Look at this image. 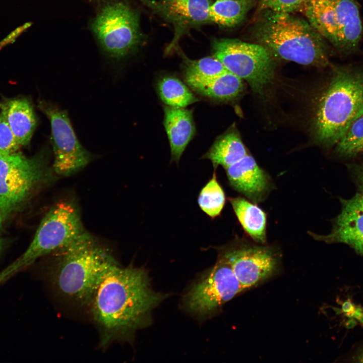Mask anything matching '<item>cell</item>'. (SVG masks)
<instances>
[{
  "label": "cell",
  "instance_id": "cell-1",
  "mask_svg": "<svg viewBox=\"0 0 363 363\" xmlns=\"http://www.w3.org/2000/svg\"><path fill=\"white\" fill-rule=\"evenodd\" d=\"M168 296L152 289L145 269L118 263L110 267L88 306L99 331L100 346L131 339L137 330L150 324L152 311Z\"/></svg>",
  "mask_w": 363,
  "mask_h": 363
},
{
  "label": "cell",
  "instance_id": "cell-2",
  "mask_svg": "<svg viewBox=\"0 0 363 363\" xmlns=\"http://www.w3.org/2000/svg\"><path fill=\"white\" fill-rule=\"evenodd\" d=\"M53 254V286L60 296L81 306H89L104 273L118 263L86 230Z\"/></svg>",
  "mask_w": 363,
  "mask_h": 363
},
{
  "label": "cell",
  "instance_id": "cell-3",
  "mask_svg": "<svg viewBox=\"0 0 363 363\" xmlns=\"http://www.w3.org/2000/svg\"><path fill=\"white\" fill-rule=\"evenodd\" d=\"M362 114L363 71L335 69L317 104L314 119L316 139L325 145L337 143Z\"/></svg>",
  "mask_w": 363,
  "mask_h": 363
},
{
  "label": "cell",
  "instance_id": "cell-4",
  "mask_svg": "<svg viewBox=\"0 0 363 363\" xmlns=\"http://www.w3.org/2000/svg\"><path fill=\"white\" fill-rule=\"evenodd\" d=\"M267 12L255 36L272 54L303 65L328 64L325 39L308 21L292 13Z\"/></svg>",
  "mask_w": 363,
  "mask_h": 363
},
{
  "label": "cell",
  "instance_id": "cell-5",
  "mask_svg": "<svg viewBox=\"0 0 363 363\" xmlns=\"http://www.w3.org/2000/svg\"><path fill=\"white\" fill-rule=\"evenodd\" d=\"M85 231L74 201L64 200L56 203L42 219L26 250L0 273V284L38 258L63 248Z\"/></svg>",
  "mask_w": 363,
  "mask_h": 363
},
{
  "label": "cell",
  "instance_id": "cell-6",
  "mask_svg": "<svg viewBox=\"0 0 363 363\" xmlns=\"http://www.w3.org/2000/svg\"><path fill=\"white\" fill-rule=\"evenodd\" d=\"M45 153L31 157L17 152L0 155V212L4 221L37 190L53 181L54 172Z\"/></svg>",
  "mask_w": 363,
  "mask_h": 363
},
{
  "label": "cell",
  "instance_id": "cell-7",
  "mask_svg": "<svg viewBox=\"0 0 363 363\" xmlns=\"http://www.w3.org/2000/svg\"><path fill=\"white\" fill-rule=\"evenodd\" d=\"M90 28L102 52L116 60L134 52L143 38L139 12L125 0H101Z\"/></svg>",
  "mask_w": 363,
  "mask_h": 363
},
{
  "label": "cell",
  "instance_id": "cell-8",
  "mask_svg": "<svg viewBox=\"0 0 363 363\" xmlns=\"http://www.w3.org/2000/svg\"><path fill=\"white\" fill-rule=\"evenodd\" d=\"M302 12L309 24L340 52H355L363 34L356 0H307Z\"/></svg>",
  "mask_w": 363,
  "mask_h": 363
},
{
  "label": "cell",
  "instance_id": "cell-9",
  "mask_svg": "<svg viewBox=\"0 0 363 363\" xmlns=\"http://www.w3.org/2000/svg\"><path fill=\"white\" fill-rule=\"evenodd\" d=\"M213 56L228 71L246 80L253 91L262 94L273 79L272 54L260 44L236 39L221 38L212 44Z\"/></svg>",
  "mask_w": 363,
  "mask_h": 363
},
{
  "label": "cell",
  "instance_id": "cell-10",
  "mask_svg": "<svg viewBox=\"0 0 363 363\" xmlns=\"http://www.w3.org/2000/svg\"><path fill=\"white\" fill-rule=\"evenodd\" d=\"M217 250L218 256L229 263L245 291L273 277L280 269L281 255L274 247L236 238Z\"/></svg>",
  "mask_w": 363,
  "mask_h": 363
},
{
  "label": "cell",
  "instance_id": "cell-11",
  "mask_svg": "<svg viewBox=\"0 0 363 363\" xmlns=\"http://www.w3.org/2000/svg\"><path fill=\"white\" fill-rule=\"evenodd\" d=\"M244 291L229 263L218 256L215 265L193 283L185 294L183 305L189 312L206 317Z\"/></svg>",
  "mask_w": 363,
  "mask_h": 363
},
{
  "label": "cell",
  "instance_id": "cell-12",
  "mask_svg": "<svg viewBox=\"0 0 363 363\" xmlns=\"http://www.w3.org/2000/svg\"><path fill=\"white\" fill-rule=\"evenodd\" d=\"M38 106L50 124L54 173L65 177L73 175L91 162L93 155L79 142L65 110L45 101H40Z\"/></svg>",
  "mask_w": 363,
  "mask_h": 363
},
{
  "label": "cell",
  "instance_id": "cell-13",
  "mask_svg": "<svg viewBox=\"0 0 363 363\" xmlns=\"http://www.w3.org/2000/svg\"><path fill=\"white\" fill-rule=\"evenodd\" d=\"M139 1L173 25V36L166 53L177 48L180 38L191 29L210 23L209 0Z\"/></svg>",
  "mask_w": 363,
  "mask_h": 363
},
{
  "label": "cell",
  "instance_id": "cell-14",
  "mask_svg": "<svg viewBox=\"0 0 363 363\" xmlns=\"http://www.w3.org/2000/svg\"><path fill=\"white\" fill-rule=\"evenodd\" d=\"M341 209L334 219L327 235L309 234L315 239L326 243H343L363 255V196L359 193L349 199H341Z\"/></svg>",
  "mask_w": 363,
  "mask_h": 363
},
{
  "label": "cell",
  "instance_id": "cell-15",
  "mask_svg": "<svg viewBox=\"0 0 363 363\" xmlns=\"http://www.w3.org/2000/svg\"><path fill=\"white\" fill-rule=\"evenodd\" d=\"M225 169L230 185L254 202L262 201L270 190L269 176L251 156L247 154Z\"/></svg>",
  "mask_w": 363,
  "mask_h": 363
},
{
  "label": "cell",
  "instance_id": "cell-16",
  "mask_svg": "<svg viewBox=\"0 0 363 363\" xmlns=\"http://www.w3.org/2000/svg\"><path fill=\"white\" fill-rule=\"evenodd\" d=\"M164 111L163 124L169 142L171 161L177 163L196 133L193 110L167 105Z\"/></svg>",
  "mask_w": 363,
  "mask_h": 363
},
{
  "label": "cell",
  "instance_id": "cell-17",
  "mask_svg": "<svg viewBox=\"0 0 363 363\" xmlns=\"http://www.w3.org/2000/svg\"><path fill=\"white\" fill-rule=\"evenodd\" d=\"M185 79L187 84L194 91L217 101L233 100L238 97L244 89L242 79L228 70L208 79Z\"/></svg>",
  "mask_w": 363,
  "mask_h": 363
},
{
  "label": "cell",
  "instance_id": "cell-18",
  "mask_svg": "<svg viewBox=\"0 0 363 363\" xmlns=\"http://www.w3.org/2000/svg\"><path fill=\"white\" fill-rule=\"evenodd\" d=\"M6 113L7 122L20 145H27L36 125L32 105L26 98L7 101L1 105Z\"/></svg>",
  "mask_w": 363,
  "mask_h": 363
},
{
  "label": "cell",
  "instance_id": "cell-19",
  "mask_svg": "<svg viewBox=\"0 0 363 363\" xmlns=\"http://www.w3.org/2000/svg\"><path fill=\"white\" fill-rule=\"evenodd\" d=\"M228 200L243 229L259 244L266 241L267 218L265 212L255 204L240 197Z\"/></svg>",
  "mask_w": 363,
  "mask_h": 363
},
{
  "label": "cell",
  "instance_id": "cell-20",
  "mask_svg": "<svg viewBox=\"0 0 363 363\" xmlns=\"http://www.w3.org/2000/svg\"><path fill=\"white\" fill-rule=\"evenodd\" d=\"M247 155L240 136L232 130L219 136L202 158L209 159L215 170L219 165L226 169Z\"/></svg>",
  "mask_w": 363,
  "mask_h": 363
},
{
  "label": "cell",
  "instance_id": "cell-21",
  "mask_svg": "<svg viewBox=\"0 0 363 363\" xmlns=\"http://www.w3.org/2000/svg\"><path fill=\"white\" fill-rule=\"evenodd\" d=\"M253 0H216L209 8L210 22L220 26H234L244 19Z\"/></svg>",
  "mask_w": 363,
  "mask_h": 363
},
{
  "label": "cell",
  "instance_id": "cell-22",
  "mask_svg": "<svg viewBox=\"0 0 363 363\" xmlns=\"http://www.w3.org/2000/svg\"><path fill=\"white\" fill-rule=\"evenodd\" d=\"M157 86L161 99L167 106L185 108L198 101L188 87L175 77H162Z\"/></svg>",
  "mask_w": 363,
  "mask_h": 363
},
{
  "label": "cell",
  "instance_id": "cell-23",
  "mask_svg": "<svg viewBox=\"0 0 363 363\" xmlns=\"http://www.w3.org/2000/svg\"><path fill=\"white\" fill-rule=\"evenodd\" d=\"M199 207L212 218L219 216L225 203L224 191L214 171L212 178L201 190L198 200Z\"/></svg>",
  "mask_w": 363,
  "mask_h": 363
},
{
  "label": "cell",
  "instance_id": "cell-24",
  "mask_svg": "<svg viewBox=\"0 0 363 363\" xmlns=\"http://www.w3.org/2000/svg\"><path fill=\"white\" fill-rule=\"evenodd\" d=\"M185 65V78L208 79L215 77L227 70L214 56L191 60L183 55Z\"/></svg>",
  "mask_w": 363,
  "mask_h": 363
},
{
  "label": "cell",
  "instance_id": "cell-25",
  "mask_svg": "<svg viewBox=\"0 0 363 363\" xmlns=\"http://www.w3.org/2000/svg\"><path fill=\"white\" fill-rule=\"evenodd\" d=\"M337 144V151L344 156L363 152V114L351 125Z\"/></svg>",
  "mask_w": 363,
  "mask_h": 363
},
{
  "label": "cell",
  "instance_id": "cell-26",
  "mask_svg": "<svg viewBox=\"0 0 363 363\" xmlns=\"http://www.w3.org/2000/svg\"><path fill=\"white\" fill-rule=\"evenodd\" d=\"M20 145L17 142L7 120L5 112L0 113V155L17 152Z\"/></svg>",
  "mask_w": 363,
  "mask_h": 363
},
{
  "label": "cell",
  "instance_id": "cell-27",
  "mask_svg": "<svg viewBox=\"0 0 363 363\" xmlns=\"http://www.w3.org/2000/svg\"><path fill=\"white\" fill-rule=\"evenodd\" d=\"M307 0H260V8L274 12L293 13L301 11Z\"/></svg>",
  "mask_w": 363,
  "mask_h": 363
},
{
  "label": "cell",
  "instance_id": "cell-28",
  "mask_svg": "<svg viewBox=\"0 0 363 363\" xmlns=\"http://www.w3.org/2000/svg\"><path fill=\"white\" fill-rule=\"evenodd\" d=\"M32 25L31 22H28L17 27L0 41V50L15 42L17 38Z\"/></svg>",
  "mask_w": 363,
  "mask_h": 363
},
{
  "label": "cell",
  "instance_id": "cell-29",
  "mask_svg": "<svg viewBox=\"0 0 363 363\" xmlns=\"http://www.w3.org/2000/svg\"><path fill=\"white\" fill-rule=\"evenodd\" d=\"M353 174L359 193L363 196V164L353 168Z\"/></svg>",
  "mask_w": 363,
  "mask_h": 363
},
{
  "label": "cell",
  "instance_id": "cell-30",
  "mask_svg": "<svg viewBox=\"0 0 363 363\" xmlns=\"http://www.w3.org/2000/svg\"><path fill=\"white\" fill-rule=\"evenodd\" d=\"M3 221H4V220H3V218H2V215H1V212H0V228H1V227H2V223H3Z\"/></svg>",
  "mask_w": 363,
  "mask_h": 363
},
{
  "label": "cell",
  "instance_id": "cell-31",
  "mask_svg": "<svg viewBox=\"0 0 363 363\" xmlns=\"http://www.w3.org/2000/svg\"><path fill=\"white\" fill-rule=\"evenodd\" d=\"M359 360H360V361L361 362H363V353H362V354L360 355V356L359 357Z\"/></svg>",
  "mask_w": 363,
  "mask_h": 363
},
{
  "label": "cell",
  "instance_id": "cell-32",
  "mask_svg": "<svg viewBox=\"0 0 363 363\" xmlns=\"http://www.w3.org/2000/svg\"><path fill=\"white\" fill-rule=\"evenodd\" d=\"M2 242L1 239L0 238V251H1V248H2Z\"/></svg>",
  "mask_w": 363,
  "mask_h": 363
}]
</instances>
